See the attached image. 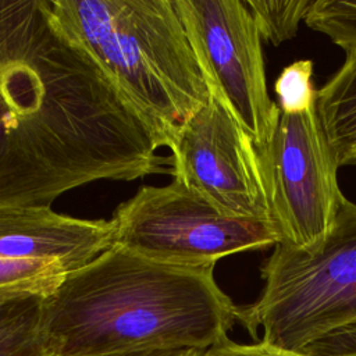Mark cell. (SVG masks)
<instances>
[{"label": "cell", "instance_id": "cell-15", "mask_svg": "<svg viewBox=\"0 0 356 356\" xmlns=\"http://www.w3.org/2000/svg\"><path fill=\"white\" fill-rule=\"evenodd\" d=\"M281 113H303L316 106L317 89L313 85V61L299 60L285 67L274 82Z\"/></svg>", "mask_w": 356, "mask_h": 356}, {"label": "cell", "instance_id": "cell-2", "mask_svg": "<svg viewBox=\"0 0 356 356\" xmlns=\"http://www.w3.org/2000/svg\"><path fill=\"white\" fill-rule=\"evenodd\" d=\"M216 263H181L111 245L67 271L43 298L51 356L143 349L206 350L239 324V306L214 278Z\"/></svg>", "mask_w": 356, "mask_h": 356}, {"label": "cell", "instance_id": "cell-9", "mask_svg": "<svg viewBox=\"0 0 356 356\" xmlns=\"http://www.w3.org/2000/svg\"><path fill=\"white\" fill-rule=\"evenodd\" d=\"M111 245L113 227L106 220L78 218L51 207L0 211V260H58L71 271Z\"/></svg>", "mask_w": 356, "mask_h": 356}, {"label": "cell", "instance_id": "cell-5", "mask_svg": "<svg viewBox=\"0 0 356 356\" xmlns=\"http://www.w3.org/2000/svg\"><path fill=\"white\" fill-rule=\"evenodd\" d=\"M108 221L113 245L168 261L217 263L280 243L270 221L224 214L178 179L142 186Z\"/></svg>", "mask_w": 356, "mask_h": 356}, {"label": "cell", "instance_id": "cell-18", "mask_svg": "<svg viewBox=\"0 0 356 356\" xmlns=\"http://www.w3.org/2000/svg\"><path fill=\"white\" fill-rule=\"evenodd\" d=\"M202 352L200 350H186V349H143V350H128V352L83 355V356H200Z\"/></svg>", "mask_w": 356, "mask_h": 356}, {"label": "cell", "instance_id": "cell-4", "mask_svg": "<svg viewBox=\"0 0 356 356\" xmlns=\"http://www.w3.org/2000/svg\"><path fill=\"white\" fill-rule=\"evenodd\" d=\"M260 274L259 298L239 306V324L259 342L300 350L356 323V204L343 197L330 232L310 249L277 243Z\"/></svg>", "mask_w": 356, "mask_h": 356}, {"label": "cell", "instance_id": "cell-3", "mask_svg": "<svg viewBox=\"0 0 356 356\" xmlns=\"http://www.w3.org/2000/svg\"><path fill=\"white\" fill-rule=\"evenodd\" d=\"M46 7L156 147L172 150L182 127L210 99L172 0H46Z\"/></svg>", "mask_w": 356, "mask_h": 356}, {"label": "cell", "instance_id": "cell-16", "mask_svg": "<svg viewBox=\"0 0 356 356\" xmlns=\"http://www.w3.org/2000/svg\"><path fill=\"white\" fill-rule=\"evenodd\" d=\"M299 352L310 356H356V323L314 339Z\"/></svg>", "mask_w": 356, "mask_h": 356}, {"label": "cell", "instance_id": "cell-1", "mask_svg": "<svg viewBox=\"0 0 356 356\" xmlns=\"http://www.w3.org/2000/svg\"><path fill=\"white\" fill-rule=\"evenodd\" d=\"M165 164L46 0H0V211L51 207L78 186L135 181Z\"/></svg>", "mask_w": 356, "mask_h": 356}, {"label": "cell", "instance_id": "cell-7", "mask_svg": "<svg viewBox=\"0 0 356 356\" xmlns=\"http://www.w3.org/2000/svg\"><path fill=\"white\" fill-rule=\"evenodd\" d=\"M207 89L252 138L270 139L280 115L270 99L261 38L242 0H172Z\"/></svg>", "mask_w": 356, "mask_h": 356}, {"label": "cell", "instance_id": "cell-10", "mask_svg": "<svg viewBox=\"0 0 356 356\" xmlns=\"http://www.w3.org/2000/svg\"><path fill=\"white\" fill-rule=\"evenodd\" d=\"M316 111L338 167L356 164V50L317 89Z\"/></svg>", "mask_w": 356, "mask_h": 356}, {"label": "cell", "instance_id": "cell-11", "mask_svg": "<svg viewBox=\"0 0 356 356\" xmlns=\"http://www.w3.org/2000/svg\"><path fill=\"white\" fill-rule=\"evenodd\" d=\"M43 298L0 305V356H50L42 328Z\"/></svg>", "mask_w": 356, "mask_h": 356}, {"label": "cell", "instance_id": "cell-17", "mask_svg": "<svg viewBox=\"0 0 356 356\" xmlns=\"http://www.w3.org/2000/svg\"><path fill=\"white\" fill-rule=\"evenodd\" d=\"M200 356H310L299 350H285L263 342L236 343L227 338L225 341L203 350Z\"/></svg>", "mask_w": 356, "mask_h": 356}, {"label": "cell", "instance_id": "cell-12", "mask_svg": "<svg viewBox=\"0 0 356 356\" xmlns=\"http://www.w3.org/2000/svg\"><path fill=\"white\" fill-rule=\"evenodd\" d=\"M67 268L58 260H0V305L49 295Z\"/></svg>", "mask_w": 356, "mask_h": 356}, {"label": "cell", "instance_id": "cell-8", "mask_svg": "<svg viewBox=\"0 0 356 356\" xmlns=\"http://www.w3.org/2000/svg\"><path fill=\"white\" fill-rule=\"evenodd\" d=\"M171 172L224 214L270 221L259 152L232 114L210 95L182 127Z\"/></svg>", "mask_w": 356, "mask_h": 356}, {"label": "cell", "instance_id": "cell-13", "mask_svg": "<svg viewBox=\"0 0 356 356\" xmlns=\"http://www.w3.org/2000/svg\"><path fill=\"white\" fill-rule=\"evenodd\" d=\"M313 0H245L260 38L274 46L293 38Z\"/></svg>", "mask_w": 356, "mask_h": 356}, {"label": "cell", "instance_id": "cell-6", "mask_svg": "<svg viewBox=\"0 0 356 356\" xmlns=\"http://www.w3.org/2000/svg\"><path fill=\"white\" fill-rule=\"evenodd\" d=\"M257 152L280 243L313 248L330 232L345 197L316 106L296 114L280 111L270 139Z\"/></svg>", "mask_w": 356, "mask_h": 356}, {"label": "cell", "instance_id": "cell-14", "mask_svg": "<svg viewBox=\"0 0 356 356\" xmlns=\"http://www.w3.org/2000/svg\"><path fill=\"white\" fill-rule=\"evenodd\" d=\"M305 22L346 53L356 50V0H313Z\"/></svg>", "mask_w": 356, "mask_h": 356}]
</instances>
